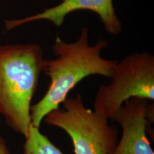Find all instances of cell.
Segmentation results:
<instances>
[{"label":"cell","instance_id":"1","mask_svg":"<svg viewBox=\"0 0 154 154\" xmlns=\"http://www.w3.org/2000/svg\"><path fill=\"white\" fill-rule=\"evenodd\" d=\"M109 46L101 38L94 45L89 43V29L82 28L78 39L72 43L57 36L52 47L54 59L45 60L43 73L49 78L47 92L31 106V124L39 128L44 117L55 110L68 98V94L84 79L91 75L112 76L118 61L102 57L101 51Z\"/></svg>","mask_w":154,"mask_h":154},{"label":"cell","instance_id":"2","mask_svg":"<svg viewBox=\"0 0 154 154\" xmlns=\"http://www.w3.org/2000/svg\"><path fill=\"white\" fill-rule=\"evenodd\" d=\"M45 60L38 44L0 45V114L9 128L24 138Z\"/></svg>","mask_w":154,"mask_h":154},{"label":"cell","instance_id":"3","mask_svg":"<svg viewBox=\"0 0 154 154\" xmlns=\"http://www.w3.org/2000/svg\"><path fill=\"white\" fill-rule=\"evenodd\" d=\"M60 107L50 111L44 120L64 131L72 140L75 154H111L119 141V131L109 119L88 109L82 96L66 98Z\"/></svg>","mask_w":154,"mask_h":154},{"label":"cell","instance_id":"4","mask_svg":"<svg viewBox=\"0 0 154 154\" xmlns=\"http://www.w3.org/2000/svg\"><path fill=\"white\" fill-rule=\"evenodd\" d=\"M109 85L96 92L94 111L112 120L119 108L131 98L154 100V56L148 51L136 52L118 61Z\"/></svg>","mask_w":154,"mask_h":154},{"label":"cell","instance_id":"5","mask_svg":"<svg viewBox=\"0 0 154 154\" xmlns=\"http://www.w3.org/2000/svg\"><path fill=\"white\" fill-rule=\"evenodd\" d=\"M143 98L127 100L113 116L122 136L111 154H154L146 132L149 122L153 123L154 104Z\"/></svg>","mask_w":154,"mask_h":154},{"label":"cell","instance_id":"6","mask_svg":"<svg viewBox=\"0 0 154 154\" xmlns=\"http://www.w3.org/2000/svg\"><path fill=\"white\" fill-rule=\"evenodd\" d=\"M84 10L96 13L105 30L111 35H117L122 31V23L116 13L113 0H61L57 5L44 9L36 14L20 19L5 20V29L9 31L39 20L49 21L57 27H60L69 14Z\"/></svg>","mask_w":154,"mask_h":154},{"label":"cell","instance_id":"7","mask_svg":"<svg viewBox=\"0 0 154 154\" xmlns=\"http://www.w3.org/2000/svg\"><path fill=\"white\" fill-rule=\"evenodd\" d=\"M23 145L22 154H63L61 150L51 143L39 128L31 124L29 134Z\"/></svg>","mask_w":154,"mask_h":154},{"label":"cell","instance_id":"8","mask_svg":"<svg viewBox=\"0 0 154 154\" xmlns=\"http://www.w3.org/2000/svg\"><path fill=\"white\" fill-rule=\"evenodd\" d=\"M0 154H10L7 142L1 135H0Z\"/></svg>","mask_w":154,"mask_h":154}]
</instances>
